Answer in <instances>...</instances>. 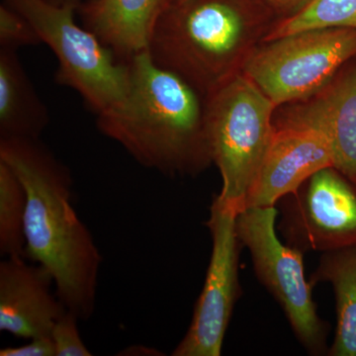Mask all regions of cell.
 I'll use <instances>...</instances> for the list:
<instances>
[{"label": "cell", "mask_w": 356, "mask_h": 356, "mask_svg": "<svg viewBox=\"0 0 356 356\" xmlns=\"http://www.w3.org/2000/svg\"><path fill=\"white\" fill-rule=\"evenodd\" d=\"M0 161L27 194L25 259L48 269L67 310L88 321L95 313L103 257L72 207L69 168L40 139H0Z\"/></svg>", "instance_id": "6da1fadb"}, {"label": "cell", "mask_w": 356, "mask_h": 356, "mask_svg": "<svg viewBox=\"0 0 356 356\" xmlns=\"http://www.w3.org/2000/svg\"><path fill=\"white\" fill-rule=\"evenodd\" d=\"M123 102L98 115V130L144 168L166 175H198L212 163L206 100L184 79L159 67L149 51L128 60Z\"/></svg>", "instance_id": "7a4b0ae2"}, {"label": "cell", "mask_w": 356, "mask_h": 356, "mask_svg": "<svg viewBox=\"0 0 356 356\" xmlns=\"http://www.w3.org/2000/svg\"><path fill=\"white\" fill-rule=\"evenodd\" d=\"M267 33L264 20L241 0H170L147 51L206 100L242 72Z\"/></svg>", "instance_id": "3957f363"}, {"label": "cell", "mask_w": 356, "mask_h": 356, "mask_svg": "<svg viewBox=\"0 0 356 356\" xmlns=\"http://www.w3.org/2000/svg\"><path fill=\"white\" fill-rule=\"evenodd\" d=\"M276 108L243 72L231 77L206 99V130L222 189L216 196L240 213L273 142Z\"/></svg>", "instance_id": "277c9868"}, {"label": "cell", "mask_w": 356, "mask_h": 356, "mask_svg": "<svg viewBox=\"0 0 356 356\" xmlns=\"http://www.w3.org/2000/svg\"><path fill=\"white\" fill-rule=\"evenodd\" d=\"M25 18L58 60L56 81L74 89L96 114L106 113L126 97L128 60L117 57L95 34L76 24L79 0L55 4L49 0H4Z\"/></svg>", "instance_id": "5b68a950"}, {"label": "cell", "mask_w": 356, "mask_h": 356, "mask_svg": "<svg viewBox=\"0 0 356 356\" xmlns=\"http://www.w3.org/2000/svg\"><path fill=\"white\" fill-rule=\"evenodd\" d=\"M242 72L276 105L308 99L356 57V29L320 28L264 42Z\"/></svg>", "instance_id": "8992f818"}, {"label": "cell", "mask_w": 356, "mask_h": 356, "mask_svg": "<svg viewBox=\"0 0 356 356\" xmlns=\"http://www.w3.org/2000/svg\"><path fill=\"white\" fill-rule=\"evenodd\" d=\"M274 206L248 207L236 216L238 238L250 250L257 276L280 302L293 331L312 353L325 346V327L312 299L301 250L280 242Z\"/></svg>", "instance_id": "52a82bcc"}, {"label": "cell", "mask_w": 356, "mask_h": 356, "mask_svg": "<svg viewBox=\"0 0 356 356\" xmlns=\"http://www.w3.org/2000/svg\"><path fill=\"white\" fill-rule=\"evenodd\" d=\"M238 213L213 200L207 225L212 254L188 331L172 356H220L238 293Z\"/></svg>", "instance_id": "ba28073f"}, {"label": "cell", "mask_w": 356, "mask_h": 356, "mask_svg": "<svg viewBox=\"0 0 356 356\" xmlns=\"http://www.w3.org/2000/svg\"><path fill=\"white\" fill-rule=\"evenodd\" d=\"M290 195L283 226L292 247L325 252L356 248L355 182L327 168Z\"/></svg>", "instance_id": "9c48e42d"}, {"label": "cell", "mask_w": 356, "mask_h": 356, "mask_svg": "<svg viewBox=\"0 0 356 356\" xmlns=\"http://www.w3.org/2000/svg\"><path fill=\"white\" fill-rule=\"evenodd\" d=\"M327 168H334V154L322 134L308 126L278 123L243 209L274 206Z\"/></svg>", "instance_id": "30bf717a"}, {"label": "cell", "mask_w": 356, "mask_h": 356, "mask_svg": "<svg viewBox=\"0 0 356 356\" xmlns=\"http://www.w3.org/2000/svg\"><path fill=\"white\" fill-rule=\"evenodd\" d=\"M55 280L41 264L23 257L0 262V331L20 339L51 337L56 322L67 311Z\"/></svg>", "instance_id": "8fae6325"}, {"label": "cell", "mask_w": 356, "mask_h": 356, "mask_svg": "<svg viewBox=\"0 0 356 356\" xmlns=\"http://www.w3.org/2000/svg\"><path fill=\"white\" fill-rule=\"evenodd\" d=\"M300 102L278 123L322 134L331 145L334 168L356 184V57L324 88Z\"/></svg>", "instance_id": "7c38bea8"}, {"label": "cell", "mask_w": 356, "mask_h": 356, "mask_svg": "<svg viewBox=\"0 0 356 356\" xmlns=\"http://www.w3.org/2000/svg\"><path fill=\"white\" fill-rule=\"evenodd\" d=\"M170 0H88L79 3L84 27L123 60L149 50L159 16Z\"/></svg>", "instance_id": "4fadbf2b"}, {"label": "cell", "mask_w": 356, "mask_h": 356, "mask_svg": "<svg viewBox=\"0 0 356 356\" xmlns=\"http://www.w3.org/2000/svg\"><path fill=\"white\" fill-rule=\"evenodd\" d=\"M50 123L16 50L0 49V139L38 140Z\"/></svg>", "instance_id": "5bb4252c"}, {"label": "cell", "mask_w": 356, "mask_h": 356, "mask_svg": "<svg viewBox=\"0 0 356 356\" xmlns=\"http://www.w3.org/2000/svg\"><path fill=\"white\" fill-rule=\"evenodd\" d=\"M317 277L331 282L336 293L337 334L330 355L356 356V248L325 252Z\"/></svg>", "instance_id": "9a60e30c"}, {"label": "cell", "mask_w": 356, "mask_h": 356, "mask_svg": "<svg viewBox=\"0 0 356 356\" xmlns=\"http://www.w3.org/2000/svg\"><path fill=\"white\" fill-rule=\"evenodd\" d=\"M27 194L17 175L0 161V254L24 257Z\"/></svg>", "instance_id": "2e32d148"}, {"label": "cell", "mask_w": 356, "mask_h": 356, "mask_svg": "<svg viewBox=\"0 0 356 356\" xmlns=\"http://www.w3.org/2000/svg\"><path fill=\"white\" fill-rule=\"evenodd\" d=\"M320 28L356 29V0H311L303 8L271 28L264 42Z\"/></svg>", "instance_id": "e0dca14e"}, {"label": "cell", "mask_w": 356, "mask_h": 356, "mask_svg": "<svg viewBox=\"0 0 356 356\" xmlns=\"http://www.w3.org/2000/svg\"><path fill=\"white\" fill-rule=\"evenodd\" d=\"M38 34L27 20L6 3L0 6V44L17 50L19 47L41 44Z\"/></svg>", "instance_id": "ac0fdd59"}, {"label": "cell", "mask_w": 356, "mask_h": 356, "mask_svg": "<svg viewBox=\"0 0 356 356\" xmlns=\"http://www.w3.org/2000/svg\"><path fill=\"white\" fill-rule=\"evenodd\" d=\"M79 318L67 310L51 331V337L55 344L56 356H91L79 331Z\"/></svg>", "instance_id": "d6986e66"}, {"label": "cell", "mask_w": 356, "mask_h": 356, "mask_svg": "<svg viewBox=\"0 0 356 356\" xmlns=\"http://www.w3.org/2000/svg\"><path fill=\"white\" fill-rule=\"evenodd\" d=\"M1 356H56L55 344L51 337L29 339V343L15 348H4Z\"/></svg>", "instance_id": "ffe728a7"}, {"label": "cell", "mask_w": 356, "mask_h": 356, "mask_svg": "<svg viewBox=\"0 0 356 356\" xmlns=\"http://www.w3.org/2000/svg\"><path fill=\"white\" fill-rule=\"evenodd\" d=\"M266 1L277 10L293 14L303 8L311 0H266Z\"/></svg>", "instance_id": "44dd1931"}, {"label": "cell", "mask_w": 356, "mask_h": 356, "mask_svg": "<svg viewBox=\"0 0 356 356\" xmlns=\"http://www.w3.org/2000/svg\"><path fill=\"white\" fill-rule=\"evenodd\" d=\"M49 1L53 2L55 4H62L67 1V0H49Z\"/></svg>", "instance_id": "7402d4cb"}]
</instances>
